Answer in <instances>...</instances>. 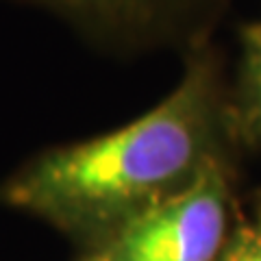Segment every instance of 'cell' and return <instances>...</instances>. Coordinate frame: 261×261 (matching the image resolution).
<instances>
[{
  "label": "cell",
  "mask_w": 261,
  "mask_h": 261,
  "mask_svg": "<svg viewBox=\"0 0 261 261\" xmlns=\"http://www.w3.org/2000/svg\"><path fill=\"white\" fill-rule=\"evenodd\" d=\"M226 224V183L209 163L174 194L148 202L120 238V261H214Z\"/></svg>",
  "instance_id": "7a4b0ae2"
},
{
  "label": "cell",
  "mask_w": 261,
  "mask_h": 261,
  "mask_svg": "<svg viewBox=\"0 0 261 261\" xmlns=\"http://www.w3.org/2000/svg\"><path fill=\"white\" fill-rule=\"evenodd\" d=\"M185 76L166 100L126 126L27 163L5 194L11 205L57 220H94L181 190L218 161L216 61L209 42L190 50Z\"/></svg>",
  "instance_id": "6da1fadb"
},
{
  "label": "cell",
  "mask_w": 261,
  "mask_h": 261,
  "mask_svg": "<svg viewBox=\"0 0 261 261\" xmlns=\"http://www.w3.org/2000/svg\"><path fill=\"white\" fill-rule=\"evenodd\" d=\"M102 261H109V259H102Z\"/></svg>",
  "instance_id": "8992f818"
},
{
  "label": "cell",
  "mask_w": 261,
  "mask_h": 261,
  "mask_svg": "<svg viewBox=\"0 0 261 261\" xmlns=\"http://www.w3.org/2000/svg\"><path fill=\"white\" fill-rule=\"evenodd\" d=\"M105 46H192L209 42L235 0H22Z\"/></svg>",
  "instance_id": "3957f363"
},
{
  "label": "cell",
  "mask_w": 261,
  "mask_h": 261,
  "mask_svg": "<svg viewBox=\"0 0 261 261\" xmlns=\"http://www.w3.org/2000/svg\"><path fill=\"white\" fill-rule=\"evenodd\" d=\"M224 261H261V214L246 228H242Z\"/></svg>",
  "instance_id": "5b68a950"
},
{
  "label": "cell",
  "mask_w": 261,
  "mask_h": 261,
  "mask_svg": "<svg viewBox=\"0 0 261 261\" xmlns=\"http://www.w3.org/2000/svg\"><path fill=\"white\" fill-rule=\"evenodd\" d=\"M240 74L246 118L261 135V18L240 27Z\"/></svg>",
  "instance_id": "277c9868"
}]
</instances>
